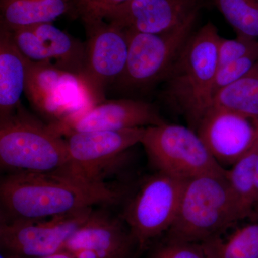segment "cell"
Returning <instances> with one entry per match:
<instances>
[{"mask_svg": "<svg viewBox=\"0 0 258 258\" xmlns=\"http://www.w3.org/2000/svg\"><path fill=\"white\" fill-rule=\"evenodd\" d=\"M134 258H136V257H134Z\"/></svg>", "mask_w": 258, "mask_h": 258, "instance_id": "cell-31", "label": "cell"}, {"mask_svg": "<svg viewBox=\"0 0 258 258\" xmlns=\"http://www.w3.org/2000/svg\"><path fill=\"white\" fill-rule=\"evenodd\" d=\"M258 52V40L237 36L227 39L220 37L217 45L218 68Z\"/></svg>", "mask_w": 258, "mask_h": 258, "instance_id": "cell-25", "label": "cell"}, {"mask_svg": "<svg viewBox=\"0 0 258 258\" xmlns=\"http://www.w3.org/2000/svg\"><path fill=\"white\" fill-rule=\"evenodd\" d=\"M165 122L152 103L124 98L105 100L68 119L47 125L54 133L64 137L79 132L147 128Z\"/></svg>", "mask_w": 258, "mask_h": 258, "instance_id": "cell-14", "label": "cell"}, {"mask_svg": "<svg viewBox=\"0 0 258 258\" xmlns=\"http://www.w3.org/2000/svg\"><path fill=\"white\" fill-rule=\"evenodd\" d=\"M228 235L203 242L212 258H258V215Z\"/></svg>", "mask_w": 258, "mask_h": 258, "instance_id": "cell-21", "label": "cell"}, {"mask_svg": "<svg viewBox=\"0 0 258 258\" xmlns=\"http://www.w3.org/2000/svg\"><path fill=\"white\" fill-rule=\"evenodd\" d=\"M93 209L41 220L0 221L2 251L23 257H40L63 251Z\"/></svg>", "mask_w": 258, "mask_h": 258, "instance_id": "cell-10", "label": "cell"}, {"mask_svg": "<svg viewBox=\"0 0 258 258\" xmlns=\"http://www.w3.org/2000/svg\"><path fill=\"white\" fill-rule=\"evenodd\" d=\"M195 132L215 161L228 169L258 142V120L225 108L211 107Z\"/></svg>", "mask_w": 258, "mask_h": 258, "instance_id": "cell-13", "label": "cell"}, {"mask_svg": "<svg viewBox=\"0 0 258 258\" xmlns=\"http://www.w3.org/2000/svg\"><path fill=\"white\" fill-rule=\"evenodd\" d=\"M236 35L258 40V0H212Z\"/></svg>", "mask_w": 258, "mask_h": 258, "instance_id": "cell-22", "label": "cell"}, {"mask_svg": "<svg viewBox=\"0 0 258 258\" xmlns=\"http://www.w3.org/2000/svg\"><path fill=\"white\" fill-rule=\"evenodd\" d=\"M200 15L170 31L142 33L124 30L128 57L123 74L115 82L126 90L143 89L164 82L191 35Z\"/></svg>", "mask_w": 258, "mask_h": 258, "instance_id": "cell-6", "label": "cell"}, {"mask_svg": "<svg viewBox=\"0 0 258 258\" xmlns=\"http://www.w3.org/2000/svg\"><path fill=\"white\" fill-rule=\"evenodd\" d=\"M8 254L9 258H75L74 256L67 250L61 251V252L49 254V255L40 256V257H23V256L16 255V254L10 253H8Z\"/></svg>", "mask_w": 258, "mask_h": 258, "instance_id": "cell-27", "label": "cell"}, {"mask_svg": "<svg viewBox=\"0 0 258 258\" xmlns=\"http://www.w3.org/2000/svg\"><path fill=\"white\" fill-rule=\"evenodd\" d=\"M126 1L128 0H72L71 14L82 20L96 18L105 10Z\"/></svg>", "mask_w": 258, "mask_h": 258, "instance_id": "cell-26", "label": "cell"}, {"mask_svg": "<svg viewBox=\"0 0 258 258\" xmlns=\"http://www.w3.org/2000/svg\"><path fill=\"white\" fill-rule=\"evenodd\" d=\"M186 180L157 171L144 180L121 214L139 249L167 233L175 222Z\"/></svg>", "mask_w": 258, "mask_h": 258, "instance_id": "cell-7", "label": "cell"}, {"mask_svg": "<svg viewBox=\"0 0 258 258\" xmlns=\"http://www.w3.org/2000/svg\"><path fill=\"white\" fill-rule=\"evenodd\" d=\"M1 5V28L14 31L52 23L72 11V0H5Z\"/></svg>", "mask_w": 258, "mask_h": 258, "instance_id": "cell-18", "label": "cell"}, {"mask_svg": "<svg viewBox=\"0 0 258 258\" xmlns=\"http://www.w3.org/2000/svg\"><path fill=\"white\" fill-rule=\"evenodd\" d=\"M220 37L211 22L195 30L163 82L164 99L195 131L212 107Z\"/></svg>", "mask_w": 258, "mask_h": 258, "instance_id": "cell-2", "label": "cell"}, {"mask_svg": "<svg viewBox=\"0 0 258 258\" xmlns=\"http://www.w3.org/2000/svg\"><path fill=\"white\" fill-rule=\"evenodd\" d=\"M212 107L258 120V62L242 79L217 93Z\"/></svg>", "mask_w": 258, "mask_h": 258, "instance_id": "cell-20", "label": "cell"}, {"mask_svg": "<svg viewBox=\"0 0 258 258\" xmlns=\"http://www.w3.org/2000/svg\"><path fill=\"white\" fill-rule=\"evenodd\" d=\"M257 62L258 52L219 67L212 88L213 98L222 89L242 79Z\"/></svg>", "mask_w": 258, "mask_h": 258, "instance_id": "cell-23", "label": "cell"}, {"mask_svg": "<svg viewBox=\"0 0 258 258\" xmlns=\"http://www.w3.org/2000/svg\"><path fill=\"white\" fill-rule=\"evenodd\" d=\"M10 32L17 47L29 60L51 63L83 76L86 60L85 42L83 43L52 23L40 24Z\"/></svg>", "mask_w": 258, "mask_h": 258, "instance_id": "cell-16", "label": "cell"}, {"mask_svg": "<svg viewBox=\"0 0 258 258\" xmlns=\"http://www.w3.org/2000/svg\"><path fill=\"white\" fill-rule=\"evenodd\" d=\"M5 1V0H0V3H3V2Z\"/></svg>", "mask_w": 258, "mask_h": 258, "instance_id": "cell-30", "label": "cell"}, {"mask_svg": "<svg viewBox=\"0 0 258 258\" xmlns=\"http://www.w3.org/2000/svg\"><path fill=\"white\" fill-rule=\"evenodd\" d=\"M30 60L20 52L9 30L0 28V120L14 114L25 93Z\"/></svg>", "mask_w": 258, "mask_h": 258, "instance_id": "cell-17", "label": "cell"}, {"mask_svg": "<svg viewBox=\"0 0 258 258\" xmlns=\"http://www.w3.org/2000/svg\"><path fill=\"white\" fill-rule=\"evenodd\" d=\"M254 215H258V205H257V208H256L255 212H254L253 216H254ZM253 216H252V217H253Z\"/></svg>", "mask_w": 258, "mask_h": 258, "instance_id": "cell-29", "label": "cell"}, {"mask_svg": "<svg viewBox=\"0 0 258 258\" xmlns=\"http://www.w3.org/2000/svg\"><path fill=\"white\" fill-rule=\"evenodd\" d=\"M208 0H128L102 12L104 19L123 30L157 34L170 31L201 14Z\"/></svg>", "mask_w": 258, "mask_h": 258, "instance_id": "cell-12", "label": "cell"}, {"mask_svg": "<svg viewBox=\"0 0 258 258\" xmlns=\"http://www.w3.org/2000/svg\"><path fill=\"white\" fill-rule=\"evenodd\" d=\"M0 258H9V257H8V253H6L4 251H2Z\"/></svg>", "mask_w": 258, "mask_h": 258, "instance_id": "cell-28", "label": "cell"}, {"mask_svg": "<svg viewBox=\"0 0 258 258\" xmlns=\"http://www.w3.org/2000/svg\"><path fill=\"white\" fill-rule=\"evenodd\" d=\"M242 220L227 174H205L186 180L177 216L166 237L205 242Z\"/></svg>", "mask_w": 258, "mask_h": 258, "instance_id": "cell-4", "label": "cell"}, {"mask_svg": "<svg viewBox=\"0 0 258 258\" xmlns=\"http://www.w3.org/2000/svg\"><path fill=\"white\" fill-rule=\"evenodd\" d=\"M86 32V60L83 77L99 103L106 88L123 74L128 57V41L123 29L104 19L83 20Z\"/></svg>", "mask_w": 258, "mask_h": 258, "instance_id": "cell-11", "label": "cell"}, {"mask_svg": "<svg viewBox=\"0 0 258 258\" xmlns=\"http://www.w3.org/2000/svg\"><path fill=\"white\" fill-rule=\"evenodd\" d=\"M136 248L138 243L121 216L93 209L64 250L75 258H134Z\"/></svg>", "mask_w": 258, "mask_h": 258, "instance_id": "cell-15", "label": "cell"}, {"mask_svg": "<svg viewBox=\"0 0 258 258\" xmlns=\"http://www.w3.org/2000/svg\"><path fill=\"white\" fill-rule=\"evenodd\" d=\"M227 179L242 220L251 218L258 205V142L250 152L227 169Z\"/></svg>", "mask_w": 258, "mask_h": 258, "instance_id": "cell-19", "label": "cell"}, {"mask_svg": "<svg viewBox=\"0 0 258 258\" xmlns=\"http://www.w3.org/2000/svg\"><path fill=\"white\" fill-rule=\"evenodd\" d=\"M122 193L55 174H6L0 181V221L41 220L118 203Z\"/></svg>", "mask_w": 258, "mask_h": 258, "instance_id": "cell-1", "label": "cell"}, {"mask_svg": "<svg viewBox=\"0 0 258 258\" xmlns=\"http://www.w3.org/2000/svg\"><path fill=\"white\" fill-rule=\"evenodd\" d=\"M149 258H212L203 242H184L166 237Z\"/></svg>", "mask_w": 258, "mask_h": 258, "instance_id": "cell-24", "label": "cell"}, {"mask_svg": "<svg viewBox=\"0 0 258 258\" xmlns=\"http://www.w3.org/2000/svg\"><path fill=\"white\" fill-rule=\"evenodd\" d=\"M146 128L79 132L64 137L71 171L76 179L93 186L111 187L105 179L126 159L129 149L140 144Z\"/></svg>", "mask_w": 258, "mask_h": 258, "instance_id": "cell-9", "label": "cell"}, {"mask_svg": "<svg viewBox=\"0 0 258 258\" xmlns=\"http://www.w3.org/2000/svg\"><path fill=\"white\" fill-rule=\"evenodd\" d=\"M140 144L157 171L182 179L226 174L198 134L189 126L168 123L147 127Z\"/></svg>", "mask_w": 258, "mask_h": 258, "instance_id": "cell-5", "label": "cell"}, {"mask_svg": "<svg viewBox=\"0 0 258 258\" xmlns=\"http://www.w3.org/2000/svg\"><path fill=\"white\" fill-rule=\"evenodd\" d=\"M0 166L6 174H55L76 179L64 137L21 106L14 114L0 120Z\"/></svg>", "mask_w": 258, "mask_h": 258, "instance_id": "cell-3", "label": "cell"}, {"mask_svg": "<svg viewBox=\"0 0 258 258\" xmlns=\"http://www.w3.org/2000/svg\"><path fill=\"white\" fill-rule=\"evenodd\" d=\"M25 94L32 106L59 123L99 103L82 75L45 62L29 63Z\"/></svg>", "mask_w": 258, "mask_h": 258, "instance_id": "cell-8", "label": "cell"}]
</instances>
